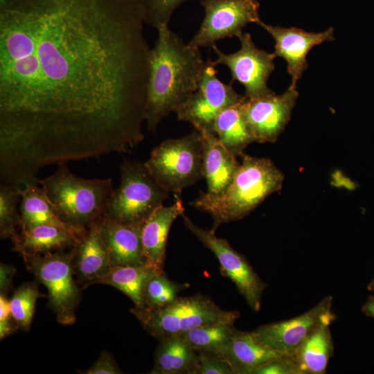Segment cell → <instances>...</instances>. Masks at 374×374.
<instances>
[{
  "label": "cell",
  "instance_id": "6da1fadb",
  "mask_svg": "<svg viewBox=\"0 0 374 374\" xmlns=\"http://www.w3.org/2000/svg\"><path fill=\"white\" fill-rule=\"evenodd\" d=\"M141 0H0V177L130 152L151 48Z\"/></svg>",
  "mask_w": 374,
  "mask_h": 374
},
{
  "label": "cell",
  "instance_id": "7a4b0ae2",
  "mask_svg": "<svg viewBox=\"0 0 374 374\" xmlns=\"http://www.w3.org/2000/svg\"><path fill=\"white\" fill-rule=\"evenodd\" d=\"M157 30L145 110V123L152 132L196 91L206 64L199 48L184 43L168 25Z\"/></svg>",
  "mask_w": 374,
  "mask_h": 374
},
{
  "label": "cell",
  "instance_id": "3957f363",
  "mask_svg": "<svg viewBox=\"0 0 374 374\" xmlns=\"http://www.w3.org/2000/svg\"><path fill=\"white\" fill-rule=\"evenodd\" d=\"M242 163L228 187L220 194L201 192L190 205L206 212L213 219L211 231L224 223L242 219L269 195L282 188L284 175L274 162L267 158L244 153Z\"/></svg>",
  "mask_w": 374,
  "mask_h": 374
},
{
  "label": "cell",
  "instance_id": "277c9868",
  "mask_svg": "<svg viewBox=\"0 0 374 374\" xmlns=\"http://www.w3.org/2000/svg\"><path fill=\"white\" fill-rule=\"evenodd\" d=\"M57 216L65 224L86 229L100 221L114 190L112 179H84L66 164L51 175L38 179Z\"/></svg>",
  "mask_w": 374,
  "mask_h": 374
},
{
  "label": "cell",
  "instance_id": "5b68a950",
  "mask_svg": "<svg viewBox=\"0 0 374 374\" xmlns=\"http://www.w3.org/2000/svg\"><path fill=\"white\" fill-rule=\"evenodd\" d=\"M132 312L143 328L159 341L181 336L203 325L234 323L240 316L238 311L222 309L210 297L202 294L179 296L163 308L152 310L133 309Z\"/></svg>",
  "mask_w": 374,
  "mask_h": 374
},
{
  "label": "cell",
  "instance_id": "8992f818",
  "mask_svg": "<svg viewBox=\"0 0 374 374\" xmlns=\"http://www.w3.org/2000/svg\"><path fill=\"white\" fill-rule=\"evenodd\" d=\"M121 182L110 197L104 216L130 224H143L168 199L169 193L143 163L124 159L119 166Z\"/></svg>",
  "mask_w": 374,
  "mask_h": 374
},
{
  "label": "cell",
  "instance_id": "52a82bcc",
  "mask_svg": "<svg viewBox=\"0 0 374 374\" xmlns=\"http://www.w3.org/2000/svg\"><path fill=\"white\" fill-rule=\"evenodd\" d=\"M143 164L163 188L179 197L184 189L204 178L199 132L194 130L183 137L163 141Z\"/></svg>",
  "mask_w": 374,
  "mask_h": 374
},
{
  "label": "cell",
  "instance_id": "ba28073f",
  "mask_svg": "<svg viewBox=\"0 0 374 374\" xmlns=\"http://www.w3.org/2000/svg\"><path fill=\"white\" fill-rule=\"evenodd\" d=\"M23 256L35 277L46 287L49 305L57 321L63 325L74 323L80 299L79 290L73 278L74 247L69 253L60 250Z\"/></svg>",
  "mask_w": 374,
  "mask_h": 374
},
{
  "label": "cell",
  "instance_id": "9c48e42d",
  "mask_svg": "<svg viewBox=\"0 0 374 374\" xmlns=\"http://www.w3.org/2000/svg\"><path fill=\"white\" fill-rule=\"evenodd\" d=\"M213 62L205 64L196 91L175 112L179 121L190 123L194 130L213 132L217 115L226 107L242 100L231 82L225 84L217 78Z\"/></svg>",
  "mask_w": 374,
  "mask_h": 374
},
{
  "label": "cell",
  "instance_id": "30bf717a",
  "mask_svg": "<svg viewBox=\"0 0 374 374\" xmlns=\"http://www.w3.org/2000/svg\"><path fill=\"white\" fill-rule=\"evenodd\" d=\"M204 17L188 44L195 48L211 47L218 40L238 37L249 23L258 24L257 0H201Z\"/></svg>",
  "mask_w": 374,
  "mask_h": 374
},
{
  "label": "cell",
  "instance_id": "8fae6325",
  "mask_svg": "<svg viewBox=\"0 0 374 374\" xmlns=\"http://www.w3.org/2000/svg\"><path fill=\"white\" fill-rule=\"evenodd\" d=\"M181 216L186 227L216 256L220 265L221 274L235 284L253 311H259L266 284L247 258L236 251L226 240L217 237L214 231L197 226L184 214Z\"/></svg>",
  "mask_w": 374,
  "mask_h": 374
},
{
  "label": "cell",
  "instance_id": "7c38bea8",
  "mask_svg": "<svg viewBox=\"0 0 374 374\" xmlns=\"http://www.w3.org/2000/svg\"><path fill=\"white\" fill-rule=\"evenodd\" d=\"M238 38L240 48L233 53H224L216 44L212 46L217 55L214 64L224 65L231 73V83L238 82L245 89L248 98H259L275 93L267 87V80L275 69V55L258 48L249 33Z\"/></svg>",
  "mask_w": 374,
  "mask_h": 374
},
{
  "label": "cell",
  "instance_id": "4fadbf2b",
  "mask_svg": "<svg viewBox=\"0 0 374 374\" xmlns=\"http://www.w3.org/2000/svg\"><path fill=\"white\" fill-rule=\"evenodd\" d=\"M332 297H324L306 312L296 317L261 326L253 332L265 345L283 355H292L323 323L332 322Z\"/></svg>",
  "mask_w": 374,
  "mask_h": 374
},
{
  "label": "cell",
  "instance_id": "5bb4252c",
  "mask_svg": "<svg viewBox=\"0 0 374 374\" xmlns=\"http://www.w3.org/2000/svg\"><path fill=\"white\" fill-rule=\"evenodd\" d=\"M299 97L296 89L283 93L245 98L242 109L255 142L274 143L289 123Z\"/></svg>",
  "mask_w": 374,
  "mask_h": 374
},
{
  "label": "cell",
  "instance_id": "9a60e30c",
  "mask_svg": "<svg viewBox=\"0 0 374 374\" xmlns=\"http://www.w3.org/2000/svg\"><path fill=\"white\" fill-rule=\"evenodd\" d=\"M258 25L268 32L275 41L274 54L287 62L292 81L289 87L296 89L298 80L308 68L307 55L315 46L333 41L335 30L330 27L319 32H307L295 27L276 26L260 21Z\"/></svg>",
  "mask_w": 374,
  "mask_h": 374
},
{
  "label": "cell",
  "instance_id": "2e32d148",
  "mask_svg": "<svg viewBox=\"0 0 374 374\" xmlns=\"http://www.w3.org/2000/svg\"><path fill=\"white\" fill-rule=\"evenodd\" d=\"M99 225L112 267L145 265L141 242L143 224H125L104 216Z\"/></svg>",
  "mask_w": 374,
  "mask_h": 374
},
{
  "label": "cell",
  "instance_id": "e0dca14e",
  "mask_svg": "<svg viewBox=\"0 0 374 374\" xmlns=\"http://www.w3.org/2000/svg\"><path fill=\"white\" fill-rule=\"evenodd\" d=\"M185 208L179 197L171 205L156 209L141 227V242L145 265L163 271L166 260V243L170 227L175 219L182 215Z\"/></svg>",
  "mask_w": 374,
  "mask_h": 374
},
{
  "label": "cell",
  "instance_id": "ac0fdd59",
  "mask_svg": "<svg viewBox=\"0 0 374 374\" xmlns=\"http://www.w3.org/2000/svg\"><path fill=\"white\" fill-rule=\"evenodd\" d=\"M199 132L202 142V172L207 184L206 192L218 195L228 187L240 163L213 132Z\"/></svg>",
  "mask_w": 374,
  "mask_h": 374
},
{
  "label": "cell",
  "instance_id": "d6986e66",
  "mask_svg": "<svg viewBox=\"0 0 374 374\" xmlns=\"http://www.w3.org/2000/svg\"><path fill=\"white\" fill-rule=\"evenodd\" d=\"M87 229L55 224L38 225L21 231L17 242L13 245V249L22 255H32L74 247Z\"/></svg>",
  "mask_w": 374,
  "mask_h": 374
},
{
  "label": "cell",
  "instance_id": "ffe728a7",
  "mask_svg": "<svg viewBox=\"0 0 374 374\" xmlns=\"http://www.w3.org/2000/svg\"><path fill=\"white\" fill-rule=\"evenodd\" d=\"M220 355L234 374H252L258 366L283 354L262 343L252 332L236 330Z\"/></svg>",
  "mask_w": 374,
  "mask_h": 374
},
{
  "label": "cell",
  "instance_id": "44dd1931",
  "mask_svg": "<svg viewBox=\"0 0 374 374\" xmlns=\"http://www.w3.org/2000/svg\"><path fill=\"white\" fill-rule=\"evenodd\" d=\"M99 222L93 223L74 247L73 262L79 277L86 283H96L112 267L102 238Z\"/></svg>",
  "mask_w": 374,
  "mask_h": 374
},
{
  "label": "cell",
  "instance_id": "7402d4cb",
  "mask_svg": "<svg viewBox=\"0 0 374 374\" xmlns=\"http://www.w3.org/2000/svg\"><path fill=\"white\" fill-rule=\"evenodd\" d=\"M330 321L321 324L291 355L301 374H323L326 372L333 353Z\"/></svg>",
  "mask_w": 374,
  "mask_h": 374
},
{
  "label": "cell",
  "instance_id": "603a6c76",
  "mask_svg": "<svg viewBox=\"0 0 374 374\" xmlns=\"http://www.w3.org/2000/svg\"><path fill=\"white\" fill-rule=\"evenodd\" d=\"M199 354L181 336L160 341L151 374H193Z\"/></svg>",
  "mask_w": 374,
  "mask_h": 374
},
{
  "label": "cell",
  "instance_id": "cb8c5ba5",
  "mask_svg": "<svg viewBox=\"0 0 374 374\" xmlns=\"http://www.w3.org/2000/svg\"><path fill=\"white\" fill-rule=\"evenodd\" d=\"M244 99L223 109L216 117L213 125V133L237 157H241L244 149L255 142L242 109Z\"/></svg>",
  "mask_w": 374,
  "mask_h": 374
},
{
  "label": "cell",
  "instance_id": "d4e9b609",
  "mask_svg": "<svg viewBox=\"0 0 374 374\" xmlns=\"http://www.w3.org/2000/svg\"><path fill=\"white\" fill-rule=\"evenodd\" d=\"M39 185L38 182L30 183L21 188L19 206L21 231L41 224L75 228L65 224L57 216L43 188Z\"/></svg>",
  "mask_w": 374,
  "mask_h": 374
},
{
  "label": "cell",
  "instance_id": "484cf974",
  "mask_svg": "<svg viewBox=\"0 0 374 374\" xmlns=\"http://www.w3.org/2000/svg\"><path fill=\"white\" fill-rule=\"evenodd\" d=\"M157 271L147 265L112 267L96 283L114 287L126 294L136 310L144 308V288Z\"/></svg>",
  "mask_w": 374,
  "mask_h": 374
},
{
  "label": "cell",
  "instance_id": "4316f807",
  "mask_svg": "<svg viewBox=\"0 0 374 374\" xmlns=\"http://www.w3.org/2000/svg\"><path fill=\"white\" fill-rule=\"evenodd\" d=\"M236 330L232 323L217 322L193 328L181 337L197 351L220 354Z\"/></svg>",
  "mask_w": 374,
  "mask_h": 374
},
{
  "label": "cell",
  "instance_id": "83f0119b",
  "mask_svg": "<svg viewBox=\"0 0 374 374\" xmlns=\"http://www.w3.org/2000/svg\"><path fill=\"white\" fill-rule=\"evenodd\" d=\"M21 188L13 184H1L0 186V235L10 239L15 245L19 238L20 213L17 206L21 198Z\"/></svg>",
  "mask_w": 374,
  "mask_h": 374
},
{
  "label": "cell",
  "instance_id": "f1b7e54d",
  "mask_svg": "<svg viewBox=\"0 0 374 374\" xmlns=\"http://www.w3.org/2000/svg\"><path fill=\"white\" fill-rule=\"evenodd\" d=\"M188 284L179 283L170 280L164 271L155 272L147 281L144 288V308L152 310L163 308L172 302Z\"/></svg>",
  "mask_w": 374,
  "mask_h": 374
},
{
  "label": "cell",
  "instance_id": "f546056e",
  "mask_svg": "<svg viewBox=\"0 0 374 374\" xmlns=\"http://www.w3.org/2000/svg\"><path fill=\"white\" fill-rule=\"evenodd\" d=\"M42 296L35 283H25L15 290L10 305L12 317L18 327L24 330L30 328L35 303Z\"/></svg>",
  "mask_w": 374,
  "mask_h": 374
},
{
  "label": "cell",
  "instance_id": "4dcf8cb0",
  "mask_svg": "<svg viewBox=\"0 0 374 374\" xmlns=\"http://www.w3.org/2000/svg\"><path fill=\"white\" fill-rule=\"evenodd\" d=\"M189 1L194 0H141L144 10L145 24L156 29L168 25L177 8Z\"/></svg>",
  "mask_w": 374,
  "mask_h": 374
},
{
  "label": "cell",
  "instance_id": "1f68e13d",
  "mask_svg": "<svg viewBox=\"0 0 374 374\" xmlns=\"http://www.w3.org/2000/svg\"><path fill=\"white\" fill-rule=\"evenodd\" d=\"M197 353L199 358L193 374H234L220 354L204 351Z\"/></svg>",
  "mask_w": 374,
  "mask_h": 374
},
{
  "label": "cell",
  "instance_id": "d6a6232c",
  "mask_svg": "<svg viewBox=\"0 0 374 374\" xmlns=\"http://www.w3.org/2000/svg\"><path fill=\"white\" fill-rule=\"evenodd\" d=\"M252 374H301L291 355H282L256 368Z\"/></svg>",
  "mask_w": 374,
  "mask_h": 374
},
{
  "label": "cell",
  "instance_id": "836d02e7",
  "mask_svg": "<svg viewBox=\"0 0 374 374\" xmlns=\"http://www.w3.org/2000/svg\"><path fill=\"white\" fill-rule=\"evenodd\" d=\"M13 319L10 305V300L6 295L0 294V338L4 339L10 335L17 328Z\"/></svg>",
  "mask_w": 374,
  "mask_h": 374
},
{
  "label": "cell",
  "instance_id": "e575fe53",
  "mask_svg": "<svg viewBox=\"0 0 374 374\" xmlns=\"http://www.w3.org/2000/svg\"><path fill=\"white\" fill-rule=\"evenodd\" d=\"M82 373L85 374H118L122 372L112 355L107 351H103L96 362Z\"/></svg>",
  "mask_w": 374,
  "mask_h": 374
},
{
  "label": "cell",
  "instance_id": "d590c367",
  "mask_svg": "<svg viewBox=\"0 0 374 374\" xmlns=\"http://www.w3.org/2000/svg\"><path fill=\"white\" fill-rule=\"evenodd\" d=\"M15 269L11 265L1 264L0 266V290L1 294L6 295L11 288Z\"/></svg>",
  "mask_w": 374,
  "mask_h": 374
},
{
  "label": "cell",
  "instance_id": "8d00e7d4",
  "mask_svg": "<svg viewBox=\"0 0 374 374\" xmlns=\"http://www.w3.org/2000/svg\"><path fill=\"white\" fill-rule=\"evenodd\" d=\"M362 311L369 317L374 319V296H368L362 308Z\"/></svg>",
  "mask_w": 374,
  "mask_h": 374
},
{
  "label": "cell",
  "instance_id": "74e56055",
  "mask_svg": "<svg viewBox=\"0 0 374 374\" xmlns=\"http://www.w3.org/2000/svg\"><path fill=\"white\" fill-rule=\"evenodd\" d=\"M367 289L369 291H374V276L367 286Z\"/></svg>",
  "mask_w": 374,
  "mask_h": 374
}]
</instances>
